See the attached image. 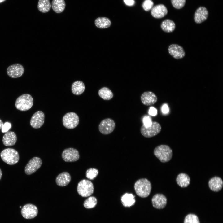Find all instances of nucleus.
Wrapping results in <instances>:
<instances>
[{"label":"nucleus","instance_id":"obj_1","mask_svg":"<svg viewBox=\"0 0 223 223\" xmlns=\"http://www.w3.org/2000/svg\"><path fill=\"white\" fill-rule=\"evenodd\" d=\"M134 188L137 195L140 197L146 198L150 194L151 185L150 181L146 178L138 180L135 183Z\"/></svg>","mask_w":223,"mask_h":223},{"label":"nucleus","instance_id":"obj_2","mask_svg":"<svg viewBox=\"0 0 223 223\" xmlns=\"http://www.w3.org/2000/svg\"><path fill=\"white\" fill-rule=\"evenodd\" d=\"M154 155L162 162L169 161L171 159L173 152L171 148L168 145H161L158 146L154 150Z\"/></svg>","mask_w":223,"mask_h":223},{"label":"nucleus","instance_id":"obj_3","mask_svg":"<svg viewBox=\"0 0 223 223\" xmlns=\"http://www.w3.org/2000/svg\"><path fill=\"white\" fill-rule=\"evenodd\" d=\"M33 102V99L30 94H24L17 98L15 105L18 110L21 111H26L32 107Z\"/></svg>","mask_w":223,"mask_h":223},{"label":"nucleus","instance_id":"obj_4","mask_svg":"<svg viewBox=\"0 0 223 223\" xmlns=\"http://www.w3.org/2000/svg\"><path fill=\"white\" fill-rule=\"evenodd\" d=\"M2 160L7 164H15L19 160V155L17 151L13 148H8L3 150L0 153Z\"/></svg>","mask_w":223,"mask_h":223},{"label":"nucleus","instance_id":"obj_5","mask_svg":"<svg viewBox=\"0 0 223 223\" xmlns=\"http://www.w3.org/2000/svg\"><path fill=\"white\" fill-rule=\"evenodd\" d=\"M77 190L79 195L83 197H86L91 195L93 193L94 186L89 180L83 179L78 183Z\"/></svg>","mask_w":223,"mask_h":223},{"label":"nucleus","instance_id":"obj_6","mask_svg":"<svg viewBox=\"0 0 223 223\" xmlns=\"http://www.w3.org/2000/svg\"><path fill=\"white\" fill-rule=\"evenodd\" d=\"M161 129V127L159 123L156 122H152L151 125L147 127L143 125L141 128L140 132L144 137L151 138L158 134Z\"/></svg>","mask_w":223,"mask_h":223},{"label":"nucleus","instance_id":"obj_7","mask_svg":"<svg viewBox=\"0 0 223 223\" xmlns=\"http://www.w3.org/2000/svg\"><path fill=\"white\" fill-rule=\"evenodd\" d=\"M62 121L63 125L65 128L68 129H73L78 125L79 117L75 112H68L63 116Z\"/></svg>","mask_w":223,"mask_h":223},{"label":"nucleus","instance_id":"obj_8","mask_svg":"<svg viewBox=\"0 0 223 223\" xmlns=\"http://www.w3.org/2000/svg\"><path fill=\"white\" fill-rule=\"evenodd\" d=\"M115 127V123L113 120L107 118L103 120L100 123L98 129L100 132L104 135L112 133Z\"/></svg>","mask_w":223,"mask_h":223},{"label":"nucleus","instance_id":"obj_9","mask_svg":"<svg viewBox=\"0 0 223 223\" xmlns=\"http://www.w3.org/2000/svg\"><path fill=\"white\" fill-rule=\"evenodd\" d=\"M42 164V162L40 158L37 157L32 158L25 168V173L28 175L32 174L41 167Z\"/></svg>","mask_w":223,"mask_h":223},{"label":"nucleus","instance_id":"obj_10","mask_svg":"<svg viewBox=\"0 0 223 223\" xmlns=\"http://www.w3.org/2000/svg\"><path fill=\"white\" fill-rule=\"evenodd\" d=\"M24 72L23 66L20 64H15L9 66L7 69L8 75L13 78H17L21 77Z\"/></svg>","mask_w":223,"mask_h":223},{"label":"nucleus","instance_id":"obj_11","mask_svg":"<svg viewBox=\"0 0 223 223\" xmlns=\"http://www.w3.org/2000/svg\"><path fill=\"white\" fill-rule=\"evenodd\" d=\"M21 213L23 216L26 219H31L35 217L38 213L37 207L32 204L24 205L22 208Z\"/></svg>","mask_w":223,"mask_h":223},{"label":"nucleus","instance_id":"obj_12","mask_svg":"<svg viewBox=\"0 0 223 223\" xmlns=\"http://www.w3.org/2000/svg\"><path fill=\"white\" fill-rule=\"evenodd\" d=\"M63 160L67 162H72L77 160L79 158V154L76 149L69 148L65 149L62 154Z\"/></svg>","mask_w":223,"mask_h":223},{"label":"nucleus","instance_id":"obj_13","mask_svg":"<svg viewBox=\"0 0 223 223\" xmlns=\"http://www.w3.org/2000/svg\"><path fill=\"white\" fill-rule=\"evenodd\" d=\"M168 50L170 55L177 59H181L185 55V52L183 48L177 44H171L169 46Z\"/></svg>","mask_w":223,"mask_h":223},{"label":"nucleus","instance_id":"obj_14","mask_svg":"<svg viewBox=\"0 0 223 223\" xmlns=\"http://www.w3.org/2000/svg\"><path fill=\"white\" fill-rule=\"evenodd\" d=\"M44 120V113L42 111H37L32 116L30 120V125L33 128L39 129L43 125Z\"/></svg>","mask_w":223,"mask_h":223},{"label":"nucleus","instance_id":"obj_15","mask_svg":"<svg viewBox=\"0 0 223 223\" xmlns=\"http://www.w3.org/2000/svg\"><path fill=\"white\" fill-rule=\"evenodd\" d=\"M151 201L153 206L158 209H162L166 206L167 199L165 196L161 194H157L152 197Z\"/></svg>","mask_w":223,"mask_h":223},{"label":"nucleus","instance_id":"obj_16","mask_svg":"<svg viewBox=\"0 0 223 223\" xmlns=\"http://www.w3.org/2000/svg\"><path fill=\"white\" fill-rule=\"evenodd\" d=\"M141 99L142 103L146 106H150L155 104L157 101L156 95L152 92L146 91L141 95Z\"/></svg>","mask_w":223,"mask_h":223},{"label":"nucleus","instance_id":"obj_17","mask_svg":"<svg viewBox=\"0 0 223 223\" xmlns=\"http://www.w3.org/2000/svg\"><path fill=\"white\" fill-rule=\"evenodd\" d=\"M208 15V11L206 7H199L196 10L194 14L195 22L197 24L202 23L207 20Z\"/></svg>","mask_w":223,"mask_h":223},{"label":"nucleus","instance_id":"obj_18","mask_svg":"<svg viewBox=\"0 0 223 223\" xmlns=\"http://www.w3.org/2000/svg\"><path fill=\"white\" fill-rule=\"evenodd\" d=\"M167 13V9L163 4H160L155 6L151 9V15L153 17L156 18H163L165 16Z\"/></svg>","mask_w":223,"mask_h":223},{"label":"nucleus","instance_id":"obj_19","mask_svg":"<svg viewBox=\"0 0 223 223\" xmlns=\"http://www.w3.org/2000/svg\"><path fill=\"white\" fill-rule=\"evenodd\" d=\"M223 182L220 177L215 176L211 178L208 181L209 187L211 190L218 192L222 189Z\"/></svg>","mask_w":223,"mask_h":223},{"label":"nucleus","instance_id":"obj_20","mask_svg":"<svg viewBox=\"0 0 223 223\" xmlns=\"http://www.w3.org/2000/svg\"><path fill=\"white\" fill-rule=\"evenodd\" d=\"M17 136L13 131H8L3 136L2 142L6 146H11L14 145L17 141Z\"/></svg>","mask_w":223,"mask_h":223},{"label":"nucleus","instance_id":"obj_21","mask_svg":"<svg viewBox=\"0 0 223 223\" xmlns=\"http://www.w3.org/2000/svg\"><path fill=\"white\" fill-rule=\"evenodd\" d=\"M70 174L67 172H63L59 174L56 179L57 185L61 186H65L69 183L71 181Z\"/></svg>","mask_w":223,"mask_h":223},{"label":"nucleus","instance_id":"obj_22","mask_svg":"<svg viewBox=\"0 0 223 223\" xmlns=\"http://www.w3.org/2000/svg\"><path fill=\"white\" fill-rule=\"evenodd\" d=\"M176 182L177 184L181 187H187L190 184V178L186 174L181 173L179 174L176 178Z\"/></svg>","mask_w":223,"mask_h":223},{"label":"nucleus","instance_id":"obj_23","mask_svg":"<svg viewBox=\"0 0 223 223\" xmlns=\"http://www.w3.org/2000/svg\"><path fill=\"white\" fill-rule=\"evenodd\" d=\"M85 88V85L83 82L80 81H77L72 83L71 90L73 94L79 95L83 93Z\"/></svg>","mask_w":223,"mask_h":223},{"label":"nucleus","instance_id":"obj_24","mask_svg":"<svg viewBox=\"0 0 223 223\" xmlns=\"http://www.w3.org/2000/svg\"><path fill=\"white\" fill-rule=\"evenodd\" d=\"M161 27L162 29L167 33L173 32L175 29L176 25L175 23L170 19H166L161 23Z\"/></svg>","mask_w":223,"mask_h":223},{"label":"nucleus","instance_id":"obj_25","mask_svg":"<svg viewBox=\"0 0 223 223\" xmlns=\"http://www.w3.org/2000/svg\"><path fill=\"white\" fill-rule=\"evenodd\" d=\"M121 200L124 206L130 207L134 205L135 200V196L132 194L126 193L121 197Z\"/></svg>","mask_w":223,"mask_h":223},{"label":"nucleus","instance_id":"obj_26","mask_svg":"<svg viewBox=\"0 0 223 223\" xmlns=\"http://www.w3.org/2000/svg\"><path fill=\"white\" fill-rule=\"evenodd\" d=\"M65 6L64 0H53L52 2V8L57 13L62 12L64 10Z\"/></svg>","mask_w":223,"mask_h":223},{"label":"nucleus","instance_id":"obj_27","mask_svg":"<svg viewBox=\"0 0 223 223\" xmlns=\"http://www.w3.org/2000/svg\"><path fill=\"white\" fill-rule=\"evenodd\" d=\"M96 26L100 28H105L109 27L111 22L110 20L106 17H99L97 18L94 21Z\"/></svg>","mask_w":223,"mask_h":223},{"label":"nucleus","instance_id":"obj_28","mask_svg":"<svg viewBox=\"0 0 223 223\" xmlns=\"http://www.w3.org/2000/svg\"><path fill=\"white\" fill-rule=\"evenodd\" d=\"M98 94L102 98L106 100H111L113 97V94L112 92L106 87H103L99 89Z\"/></svg>","mask_w":223,"mask_h":223},{"label":"nucleus","instance_id":"obj_29","mask_svg":"<svg viewBox=\"0 0 223 223\" xmlns=\"http://www.w3.org/2000/svg\"><path fill=\"white\" fill-rule=\"evenodd\" d=\"M51 7V5L49 0H39L37 8L41 12L45 13L48 12Z\"/></svg>","mask_w":223,"mask_h":223},{"label":"nucleus","instance_id":"obj_30","mask_svg":"<svg viewBox=\"0 0 223 223\" xmlns=\"http://www.w3.org/2000/svg\"><path fill=\"white\" fill-rule=\"evenodd\" d=\"M97 202V199L95 197L90 196L84 201V206L88 209L93 208L96 205Z\"/></svg>","mask_w":223,"mask_h":223},{"label":"nucleus","instance_id":"obj_31","mask_svg":"<svg viewBox=\"0 0 223 223\" xmlns=\"http://www.w3.org/2000/svg\"><path fill=\"white\" fill-rule=\"evenodd\" d=\"M184 223H200L197 216L194 214L187 215L185 218Z\"/></svg>","mask_w":223,"mask_h":223},{"label":"nucleus","instance_id":"obj_32","mask_svg":"<svg viewBox=\"0 0 223 223\" xmlns=\"http://www.w3.org/2000/svg\"><path fill=\"white\" fill-rule=\"evenodd\" d=\"M98 173V170L94 168L88 169L86 172V177L90 180H93L96 177Z\"/></svg>","mask_w":223,"mask_h":223},{"label":"nucleus","instance_id":"obj_33","mask_svg":"<svg viewBox=\"0 0 223 223\" xmlns=\"http://www.w3.org/2000/svg\"><path fill=\"white\" fill-rule=\"evenodd\" d=\"M173 6L177 9L182 8L185 5L186 0H171Z\"/></svg>","mask_w":223,"mask_h":223},{"label":"nucleus","instance_id":"obj_34","mask_svg":"<svg viewBox=\"0 0 223 223\" xmlns=\"http://www.w3.org/2000/svg\"><path fill=\"white\" fill-rule=\"evenodd\" d=\"M154 3L151 0H145L142 4L143 9L146 11H148L153 7Z\"/></svg>","mask_w":223,"mask_h":223},{"label":"nucleus","instance_id":"obj_35","mask_svg":"<svg viewBox=\"0 0 223 223\" xmlns=\"http://www.w3.org/2000/svg\"><path fill=\"white\" fill-rule=\"evenodd\" d=\"M143 125L147 127L150 126L152 123V120L151 117L148 116H145L143 119Z\"/></svg>","mask_w":223,"mask_h":223},{"label":"nucleus","instance_id":"obj_36","mask_svg":"<svg viewBox=\"0 0 223 223\" xmlns=\"http://www.w3.org/2000/svg\"><path fill=\"white\" fill-rule=\"evenodd\" d=\"M11 125L10 122H7L3 124L2 128V132L3 133H6L11 129Z\"/></svg>","mask_w":223,"mask_h":223},{"label":"nucleus","instance_id":"obj_37","mask_svg":"<svg viewBox=\"0 0 223 223\" xmlns=\"http://www.w3.org/2000/svg\"><path fill=\"white\" fill-rule=\"evenodd\" d=\"M148 113L151 116H155L157 114V111L155 107H151L149 108Z\"/></svg>","mask_w":223,"mask_h":223},{"label":"nucleus","instance_id":"obj_38","mask_svg":"<svg viewBox=\"0 0 223 223\" xmlns=\"http://www.w3.org/2000/svg\"><path fill=\"white\" fill-rule=\"evenodd\" d=\"M162 112L164 114H167L169 111L168 106L166 104L163 105L161 108Z\"/></svg>","mask_w":223,"mask_h":223},{"label":"nucleus","instance_id":"obj_39","mask_svg":"<svg viewBox=\"0 0 223 223\" xmlns=\"http://www.w3.org/2000/svg\"><path fill=\"white\" fill-rule=\"evenodd\" d=\"M125 3L129 6L133 5L135 3L134 0H123Z\"/></svg>","mask_w":223,"mask_h":223},{"label":"nucleus","instance_id":"obj_40","mask_svg":"<svg viewBox=\"0 0 223 223\" xmlns=\"http://www.w3.org/2000/svg\"><path fill=\"white\" fill-rule=\"evenodd\" d=\"M3 124L2 121L0 119V129H1Z\"/></svg>","mask_w":223,"mask_h":223},{"label":"nucleus","instance_id":"obj_41","mask_svg":"<svg viewBox=\"0 0 223 223\" xmlns=\"http://www.w3.org/2000/svg\"><path fill=\"white\" fill-rule=\"evenodd\" d=\"M2 176V172L1 169H0V180L1 179Z\"/></svg>","mask_w":223,"mask_h":223},{"label":"nucleus","instance_id":"obj_42","mask_svg":"<svg viewBox=\"0 0 223 223\" xmlns=\"http://www.w3.org/2000/svg\"><path fill=\"white\" fill-rule=\"evenodd\" d=\"M6 0H0V3H1L4 2Z\"/></svg>","mask_w":223,"mask_h":223},{"label":"nucleus","instance_id":"obj_43","mask_svg":"<svg viewBox=\"0 0 223 223\" xmlns=\"http://www.w3.org/2000/svg\"><path fill=\"white\" fill-rule=\"evenodd\" d=\"M20 208H21V206H20Z\"/></svg>","mask_w":223,"mask_h":223}]
</instances>
